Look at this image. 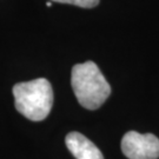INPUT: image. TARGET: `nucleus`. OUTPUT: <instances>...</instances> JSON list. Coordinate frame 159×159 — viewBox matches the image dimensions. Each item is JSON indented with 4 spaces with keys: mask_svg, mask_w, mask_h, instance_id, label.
<instances>
[{
    "mask_svg": "<svg viewBox=\"0 0 159 159\" xmlns=\"http://www.w3.org/2000/svg\"><path fill=\"white\" fill-rule=\"evenodd\" d=\"M71 84L79 104L87 110L99 108L111 94V86L93 61L74 65Z\"/></svg>",
    "mask_w": 159,
    "mask_h": 159,
    "instance_id": "nucleus-1",
    "label": "nucleus"
},
{
    "mask_svg": "<svg viewBox=\"0 0 159 159\" xmlns=\"http://www.w3.org/2000/svg\"><path fill=\"white\" fill-rule=\"evenodd\" d=\"M13 96L17 111L32 121L44 120L51 112L53 90L45 78L18 83L13 87Z\"/></svg>",
    "mask_w": 159,
    "mask_h": 159,
    "instance_id": "nucleus-2",
    "label": "nucleus"
},
{
    "mask_svg": "<svg viewBox=\"0 0 159 159\" xmlns=\"http://www.w3.org/2000/svg\"><path fill=\"white\" fill-rule=\"evenodd\" d=\"M121 151L129 159H158L159 139L152 133L129 131L121 139Z\"/></svg>",
    "mask_w": 159,
    "mask_h": 159,
    "instance_id": "nucleus-3",
    "label": "nucleus"
},
{
    "mask_svg": "<svg viewBox=\"0 0 159 159\" xmlns=\"http://www.w3.org/2000/svg\"><path fill=\"white\" fill-rule=\"evenodd\" d=\"M65 143L75 159H104L100 150L79 132H70L65 138Z\"/></svg>",
    "mask_w": 159,
    "mask_h": 159,
    "instance_id": "nucleus-4",
    "label": "nucleus"
},
{
    "mask_svg": "<svg viewBox=\"0 0 159 159\" xmlns=\"http://www.w3.org/2000/svg\"><path fill=\"white\" fill-rule=\"evenodd\" d=\"M54 2H60V4H70V5H75L83 7V8H92L99 4V0H50Z\"/></svg>",
    "mask_w": 159,
    "mask_h": 159,
    "instance_id": "nucleus-5",
    "label": "nucleus"
},
{
    "mask_svg": "<svg viewBox=\"0 0 159 159\" xmlns=\"http://www.w3.org/2000/svg\"><path fill=\"white\" fill-rule=\"evenodd\" d=\"M46 6H48V7L52 6V1H47V2H46Z\"/></svg>",
    "mask_w": 159,
    "mask_h": 159,
    "instance_id": "nucleus-6",
    "label": "nucleus"
}]
</instances>
